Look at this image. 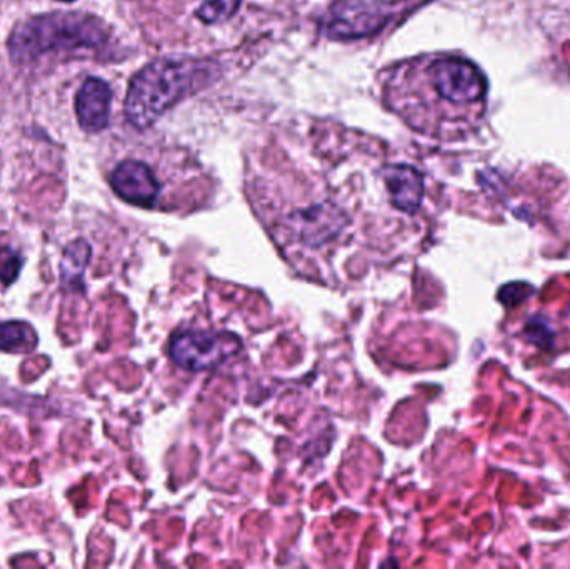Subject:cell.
Returning <instances> with one entry per match:
<instances>
[{"label":"cell","mask_w":570,"mask_h":569,"mask_svg":"<svg viewBox=\"0 0 570 569\" xmlns=\"http://www.w3.org/2000/svg\"><path fill=\"white\" fill-rule=\"evenodd\" d=\"M485 94L488 79L474 62L459 56H439L397 67L385 99L407 124L421 130L431 110L478 109Z\"/></svg>","instance_id":"6da1fadb"},{"label":"cell","mask_w":570,"mask_h":569,"mask_svg":"<svg viewBox=\"0 0 570 569\" xmlns=\"http://www.w3.org/2000/svg\"><path fill=\"white\" fill-rule=\"evenodd\" d=\"M216 63L207 60L160 59L136 73L127 89V122L136 129H149L170 107L184 97L203 90L217 79Z\"/></svg>","instance_id":"7a4b0ae2"},{"label":"cell","mask_w":570,"mask_h":569,"mask_svg":"<svg viewBox=\"0 0 570 569\" xmlns=\"http://www.w3.org/2000/svg\"><path fill=\"white\" fill-rule=\"evenodd\" d=\"M106 42V27L96 17L56 12L23 20L10 33L7 47L13 62L30 63L47 53L86 52Z\"/></svg>","instance_id":"3957f363"},{"label":"cell","mask_w":570,"mask_h":569,"mask_svg":"<svg viewBox=\"0 0 570 569\" xmlns=\"http://www.w3.org/2000/svg\"><path fill=\"white\" fill-rule=\"evenodd\" d=\"M243 350L239 337L233 333L186 331L176 334L170 343V357L187 371H207L220 366Z\"/></svg>","instance_id":"277c9868"},{"label":"cell","mask_w":570,"mask_h":569,"mask_svg":"<svg viewBox=\"0 0 570 569\" xmlns=\"http://www.w3.org/2000/svg\"><path fill=\"white\" fill-rule=\"evenodd\" d=\"M347 219L334 204L318 203L288 216L287 227L308 246H322L337 237Z\"/></svg>","instance_id":"5b68a950"},{"label":"cell","mask_w":570,"mask_h":569,"mask_svg":"<svg viewBox=\"0 0 570 569\" xmlns=\"http://www.w3.org/2000/svg\"><path fill=\"white\" fill-rule=\"evenodd\" d=\"M389 16L377 3H337L328 19L327 33L334 39H355L371 36L387 23Z\"/></svg>","instance_id":"8992f818"},{"label":"cell","mask_w":570,"mask_h":569,"mask_svg":"<svg viewBox=\"0 0 570 569\" xmlns=\"http://www.w3.org/2000/svg\"><path fill=\"white\" fill-rule=\"evenodd\" d=\"M110 186L120 199L139 207H153L160 193L156 174L140 160L120 163L110 174Z\"/></svg>","instance_id":"52a82bcc"},{"label":"cell","mask_w":570,"mask_h":569,"mask_svg":"<svg viewBox=\"0 0 570 569\" xmlns=\"http://www.w3.org/2000/svg\"><path fill=\"white\" fill-rule=\"evenodd\" d=\"M112 90L106 80L89 77L76 96V114L86 133H100L109 124Z\"/></svg>","instance_id":"ba28073f"},{"label":"cell","mask_w":570,"mask_h":569,"mask_svg":"<svg viewBox=\"0 0 570 569\" xmlns=\"http://www.w3.org/2000/svg\"><path fill=\"white\" fill-rule=\"evenodd\" d=\"M392 204L402 213L415 214L424 197V177L407 164H392L382 170Z\"/></svg>","instance_id":"9c48e42d"},{"label":"cell","mask_w":570,"mask_h":569,"mask_svg":"<svg viewBox=\"0 0 570 569\" xmlns=\"http://www.w3.org/2000/svg\"><path fill=\"white\" fill-rule=\"evenodd\" d=\"M89 244L83 239L73 241L63 251L62 264H60V283L67 293H77L83 290V273L89 264Z\"/></svg>","instance_id":"30bf717a"},{"label":"cell","mask_w":570,"mask_h":569,"mask_svg":"<svg viewBox=\"0 0 570 569\" xmlns=\"http://www.w3.org/2000/svg\"><path fill=\"white\" fill-rule=\"evenodd\" d=\"M37 346V334L32 326L20 323V321H9L0 323V351L6 353H29Z\"/></svg>","instance_id":"8fae6325"},{"label":"cell","mask_w":570,"mask_h":569,"mask_svg":"<svg viewBox=\"0 0 570 569\" xmlns=\"http://www.w3.org/2000/svg\"><path fill=\"white\" fill-rule=\"evenodd\" d=\"M240 0H200L197 17L206 23H219L230 19L239 9Z\"/></svg>","instance_id":"7c38bea8"},{"label":"cell","mask_w":570,"mask_h":569,"mask_svg":"<svg viewBox=\"0 0 570 569\" xmlns=\"http://www.w3.org/2000/svg\"><path fill=\"white\" fill-rule=\"evenodd\" d=\"M524 334L529 343L541 347V350H549L551 344L554 343V331L549 327L548 321L542 320V317L529 321L528 326L524 327Z\"/></svg>","instance_id":"4fadbf2b"},{"label":"cell","mask_w":570,"mask_h":569,"mask_svg":"<svg viewBox=\"0 0 570 569\" xmlns=\"http://www.w3.org/2000/svg\"><path fill=\"white\" fill-rule=\"evenodd\" d=\"M20 267H22V259L16 253L7 251L6 254H0V279L3 284L12 283Z\"/></svg>","instance_id":"5bb4252c"},{"label":"cell","mask_w":570,"mask_h":569,"mask_svg":"<svg viewBox=\"0 0 570 569\" xmlns=\"http://www.w3.org/2000/svg\"><path fill=\"white\" fill-rule=\"evenodd\" d=\"M534 293L529 284L525 283H512L508 284V286L502 287L501 293L499 294H514V297H511L508 306H515V304H521L522 301L528 300L531 294Z\"/></svg>","instance_id":"9a60e30c"},{"label":"cell","mask_w":570,"mask_h":569,"mask_svg":"<svg viewBox=\"0 0 570 569\" xmlns=\"http://www.w3.org/2000/svg\"><path fill=\"white\" fill-rule=\"evenodd\" d=\"M404 2L407 3V6L417 7L422 6V3L432 2V0H404Z\"/></svg>","instance_id":"2e32d148"},{"label":"cell","mask_w":570,"mask_h":569,"mask_svg":"<svg viewBox=\"0 0 570 569\" xmlns=\"http://www.w3.org/2000/svg\"><path fill=\"white\" fill-rule=\"evenodd\" d=\"M62 2H73V0H62Z\"/></svg>","instance_id":"e0dca14e"}]
</instances>
